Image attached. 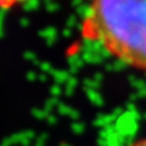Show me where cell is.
<instances>
[{"label":"cell","mask_w":146,"mask_h":146,"mask_svg":"<svg viewBox=\"0 0 146 146\" xmlns=\"http://www.w3.org/2000/svg\"><path fill=\"white\" fill-rule=\"evenodd\" d=\"M130 146H146V138H143L138 141H135V143L131 144Z\"/></svg>","instance_id":"obj_3"},{"label":"cell","mask_w":146,"mask_h":146,"mask_svg":"<svg viewBox=\"0 0 146 146\" xmlns=\"http://www.w3.org/2000/svg\"><path fill=\"white\" fill-rule=\"evenodd\" d=\"M82 34L123 63L146 71V0H93Z\"/></svg>","instance_id":"obj_1"},{"label":"cell","mask_w":146,"mask_h":146,"mask_svg":"<svg viewBox=\"0 0 146 146\" xmlns=\"http://www.w3.org/2000/svg\"><path fill=\"white\" fill-rule=\"evenodd\" d=\"M21 0H0V9H7L13 6L15 4L20 3Z\"/></svg>","instance_id":"obj_2"}]
</instances>
